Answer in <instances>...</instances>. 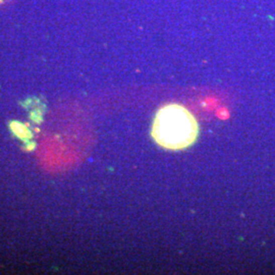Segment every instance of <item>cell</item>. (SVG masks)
<instances>
[{"mask_svg": "<svg viewBox=\"0 0 275 275\" xmlns=\"http://www.w3.org/2000/svg\"><path fill=\"white\" fill-rule=\"evenodd\" d=\"M151 134L154 141L162 148L178 151L195 143L198 138L199 126L185 106L170 103L156 112Z\"/></svg>", "mask_w": 275, "mask_h": 275, "instance_id": "cell-1", "label": "cell"}]
</instances>
